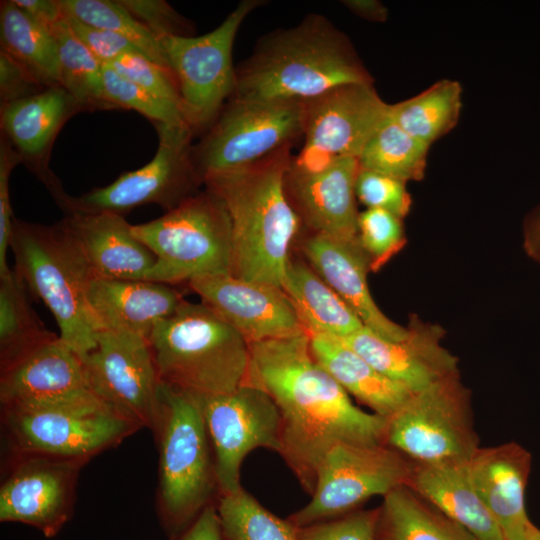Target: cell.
Listing matches in <instances>:
<instances>
[{
	"label": "cell",
	"mask_w": 540,
	"mask_h": 540,
	"mask_svg": "<svg viewBox=\"0 0 540 540\" xmlns=\"http://www.w3.org/2000/svg\"><path fill=\"white\" fill-rule=\"evenodd\" d=\"M246 384L265 391L278 407L279 454L309 495L318 466L332 446L385 444L387 419L352 402L314 358L306 332L251 343Z\"/></svg>",
	"instance_id": "6da1fadb"
},
{
	"label": "cell",
	"mask_w": 540,
	"mask_h": 540,
	"mask_svg": "<svg viewBox=\"0 0 540 540\" xmlns=\"http://www.w3.org/2000/svg\"><path fill=\"white\" fill-rule=\"evenodd\" d=\"M349 83H373L350 40L325 16L262 36L236 67L232 97L306 101Z\"/></svg>",
	"instance_id": "7a4b0ae2"
},
{
	"label": "cell",
	"mask_w": 540,
	"mask_h": 540,
	"mask_svg": "<svg viewBox=\"0 0 540 540\" xmlns=\"http://www.w3.org/2000/svg\"><path fill=\"white\" fill-rule=\"evenodd\" d=\"M291 147L203 179L206 189L223 201L231 219L232 274L281 288L301 222L285 190Z\"/></svg>",
	"instance_id": "3957f363"
},
{
	"label": "cell",
	"mask_w": 540,
	"mask_h": 540,
	"mask_svg": "<svg viewBox=\"0 0 540 540\" xmlns=\"http://www.w3.org/2000/svg\"><path fill=\"white\" fill-rule=\"evenodd\" d=\"M152 432L159 453L157 515L171 539L215 505L220 495L198 396L162 384Z\"/></svg>",
	"instance_id": "277c9868"
},
{
	"label": "cell",
	"mask_w": 540,
	"mask_h": 540,
	"mask_svg": "<svg viewBox=\"0 0 540 540\" xmlns=\"http://www.w3.org/2000/svg\"><path fill=\"white\" fill-rule=\"evenodd\" d=\"M10 248L14 270L32 298L44 302L59 337L84 358L96 346L98 334L88 305L95 276L75 237L62 220L43 225L14 218Z\"/></svg>",
	"instance_id": "5b68a950"
},
{
	"label": "cell",
	"mask_w": 540,
	"mask_h": 540,
	"mask_svg": "<svg viewBox=\"0 0 540 540\" xmlns=\"http://www.w3.org/2000/svg\"><path fill=\"white\" fill-rule=\"evenodd\" d=\"M162 384L198 395L246 384L250 344L203 303L184 301L148 339Z\"/></svg>",
	"instance_id": "8992f818"
},
{
	"label": "cell",
	"mask_w": 540,
	"mask_h": 540,
	"mask_svg": "<svg viewBox=\"0 0 540 540\" xmlns=\"http://www.w3.org/2000/svg\"><path fill=\"white\" fill-rule=\"evenodd\" d=\"M131 229L157 257L149 281L175 285L203 275L232 274L231 219L223 201L207 189Z\"/></svg>",
	"instance_id": "52a82bcc"
},
{
	"label": "cell",
	"mask_w": 540,
	"mask_h": 540,
	"mask_svg": "<svg viewBox=\"0 0 540 540\" xmlns=\"http://www.w3.org/2000/svg\"><path fill=\"white\" fill-rule=\"evenodd\" d=\"M385 445L413 464L466 463L480 448L460 374L414 392L387 418Z\"/></svg>",
	"instance_id": "ba28073f"
},
{
	"label": "cell",
	"mask_w": 540,
	"mask_h": 540,
	"mask_svg": "<svg viewBox=\"0 0 540 540\" xmlns=\"http://www.w3.org/2000/svg\"><path fill=\"white\" fill-rule=\"evenodd\" d=\"M304 101L231 97L193 146L202 179L251 165L303 136Z\"/></svg>",
	"instance_id": "9c48e42d"
},
{
	"label": "cell",
	"mask_w": 540,
	"mask_h": 540,
	"mask_svg": "<svg viewBox=\"0 0 540 540\" xmlns=\"http://www.w3.org/2000/svg\"><path fill=\"white\" fill-rule=\"evenodd\" d=\"M263 3L262 0L241 1L209 33L159 38L178 82L183 116L194 133L207 130L234 94V40L243 21Z\"/></svg>",
	"instance_id": "30bf717a"
},
{
	"label": "cell",
	"mask_w": 540,
	"mask_h": 540,
	"mask_svg": "<svg viewBox=\"0 0 540 540\" xmlns=\"http://www.w3.org/2000/svg\"><path fill=\"white\" fill-rule=\"evenodd\" d=\"M412 469V462L385 444L338 443L318 466L311 500L288 520L301 528L361 509L370 498L408 485Z\"/></svg>",
	"instance_id": "8fae6325"
},
{
	"label": "cell",
	"mask_w": 540,
	"mask_h": 540,
	"mask_svg": "<svg viewBox=\"0 0 540 540\" xmlns=\"http://www.w3.org/2000/svg\"><path fill=\"white\" fill-rule=\"evenodd\" d=\"M157 151L137 170L122 173L110 184L67 198L62 210L72 213L111 212L123 215L132 209L156 204L166 211L195 194L203 183L193 160L194 132L185 124H155Z\"/></svg>",
	"instance_id": "7c38bea8"
},
{
	"label": "cell",
	"mask_w": 540,
	"mask_h": 540,
	"mask_svg": "<svg viewBox=\"0 0 540 540\" xmlns=\"http://www.w3.org/2000/svg\"><path fill=\"white\" fill-rule=\"evenodd\" d=\"M10 454L90 461L140 429L107 405L74 408L1 407Z\"/></svg>",
	"instance_id": "4fadbf2b"
},
{
	"label": "cell",
	"mask_w": 540,
	"mask_h": 540,
	"mask_svg": "<svg viewBox=\"0 0 540 540\" xmlns=\"http://www.w3.org/2000/svg\"><path fill=\"white\" fill-rule=\"evenodd\" d=\"M212 447L219 493L242 488L240 468L252 450L281 448V417L262 389L243 384L229 393L198 395ZM219 495V496H220Z\"/></svg>",
	"instance_id": "5bb4252c"
},
{
	"label": "cell",
	"mask_w": 540,
	"mask_h": 540,
	"mask_svg": "<svg viewBox=\"0 0 540 540\" xmlns=\"http://www.w3.org/2000/svg\"><path fill=\"white\" fill-rule=\"evenodd\" d=\"M390 116L373 83H349L304 101L303 138L293 164L325 166L337 157L360 156L373 134Z\"/></svg>",
	"instance_id": "9a60e30c"
},
{
	"label": "cell",
	"mask_w": 540,
	"mask_h": 540,
	"mask_svg": "<svg viewBox=\"0 0 540 540\" xmlns=\"http://www.w3.org/2000/svg\"><path fill=\"white\" fill-rule=\"evenodd\" d=\"M83 361L94 394L118 414L152 431L162 382L148 340L127 332L99 331L96 346Z\"/></svg>",
	"instance_id": "2e32d148"
},
{
	"label": "cell",
	"mask_w": 540,
	"mask_h": 540,
	"mask_svg": "<svg viewBox=\"0 0 540 540\" xmlns=\"http://www.w3.org/2000/svg\"><path fill=\"white\" fill-rule=\"evenodd\" d=\"M85 459L10 454L0 486V521L33 526L52 538L70 520Z\"/></svg>",
	"instance_id": "e0dca14e"
},
{
	"label": "cell",
	"mask_w": 540,
	"mask_h": 540,
	"mask_svg": "<svg viewBox=\"0 0 540 540\" xmlns=\"http://www.w3.org/2000/svg\"><path fill=\"white\" fill-rule=\"evenodd\" d=\"M0 402L18 408L107 405L91 390L83 358L59 336L0 372Z\"/></svg>",
	"instance_id": "ac0fdd59"
},
{
	"label": "cell",
	"mask_w": 540,
	"mask_h": 540,
	"mask_svg": "<svg viewBox=\"0 0 540 540\" xmlns=\"http://www.w3.org/2000/svg\"><path fill=\"white\" fill-rule=\"evenodd\" d=\"M187 284L201 303L236 329L249 344L305 332L281 287L233 274L203 275Z\"/></svg>",
	"instance_id": "d6986e66"
},
{
	"label": "cell",
	"mask_w": 540,
	"mask_h": 540,
	"mask_svg": "<svg viewBox=\"0 0 540 540\" xmlns=\"http://www.w3.org/2000/svg\"><path fill=\"white\" fill-rule=\"evenodd\" d=\"M407 336L384 339L367 327L340 340L377 371L412 392L458 375V358L442 345L444 329L412 315Z\"/></svg>",
	"instance_id": "ffe728a7"
},
{
	"label": "cell",
	"mask_w": 540,
	"mask_h": 540,
	"mask_svg": "<svg viewBox=\"0 0 540 540\" xmlns=\"http://www.w3.org/2000/svg\"><path fill=\"white\" fill-rule=\"evenodd\" d=\"M359 168L354 157H337L314 169L298 167L291 161L285 190L301 222L313 232L358 241L360 212L355 182Z\"/></svg>",
	"instance_id": "44dd1931"
},
{
	"label": "cell",
	"mask_w": 540,
	"mask_h": 540,
	"mask_svg": "<svg viewBox=\"0 0 540 540\" xmlns=\"http://www.w3.org/2000/svg\"><path fill=\"white\" fill-rule=\"evenodd\" d=\"M302 250L308 264L355 312L365 327L391 341L407 336V327L387 317L371 296L367 281L369 260L359 240L347 241L313 232L305 239Z\"/></svg>",
	"instance_id": "7402d4cb"
},
{
	"label": "cell",
	"mask_w": 540,
	"mask_h": 540,
	"mask_svg": "<svg viewBox=\"0 0 540 540\" xmlns=\"http://www.w3.org/2000/svg\"><path fill=\"white\" fill-rule=\"evenodd\" d=\"M531 463L530 452L516 442L480 447L466 463L470 479L504 540H524L532 524L525 507Z\"/></svg>",
	"instance_id": "603a6c76"
},
{
	"label": "cell",
	"mask_w": 540,
	"mask_h": 540,
	"mask_svg": "<svg viewBox=\"0 0 540 540\" xmlns=\"http://www.w3.org/2000/svg\"><path fill=\"white\" fill-rule=\"evenodd\" d=\"M82 110L62 86L46 88L31 96L1 103L2 134L28 163L51 195L60 204L68 195L49 171L46 151L64 124Z\"/></svg>",
	"instance_id": "cb8c5ba5"
},
{
	"label": "cell",
	"mask_w": 540,
	"mask_h": 540,
	"mask_svg": "<svg viewBox=\"0 0 540 540\" xmlns=\"http://www.w3.org/2000/svg\"><path fill=\"white\" fill-rule=\"evenodd\" d=\"M184 301L173 285L148 280L94 278L88 291L98 332H127L146 340Z\"/></svg>",
	"instance_id": "d4e9b609"
},
{
	"label": "cell",
	"mask_w": 540,
	"mask_h": 540,
	"mask_svg": "<svg viewBox=\"0 0 540 540\" xmlns=\"http://www.w3.org/2000/svg\"><path fill=\"white\" fill-rule=\"evenodd\" d=\"M62 221L79 243L95 278L149 281L157 257L134 236L123 215L72 213Z\"/></svg>",
	"instance_id": "484cf974"
},
{
	"label": "cell",
	"mask_w": 540,
	"mask_h": 540,
	"mask_svg": "<svg viewBox=\"0 0 540 540\" xmlns=\"http://www.w3.org/2000/svg\"><path fill=\"white\" fill-rule=\"evenodd\" d=\"M466 463L413 464L407 486L476 540H504L470 479Z\"/></svg>",
	"instance_id": "4316f807"
},
{
	"label": "cell",
	"mask_w": 540,
	"mask_h": 540,
	"mask_svg": "<svg viewBox=\"0 0 540 540\" xmlns=\"http://www.w3.org/2000/svg\"><path fill=\"white\" fill-rule=\"evenodd\" d=\"M310 347L316 361L344 390L379 416L389 418L414 393L377 371L338 339L313 335Z\"/></svg>",
	"instance_id": "83f0119b"
},
{
	"label": "cell",
	"mask_w": 540,
	"mask_h": 540,
	"mask_svg": "<svg viewBox=\"0 0 540 540\" xmlns=\"http://www.w3.org/2000/svg\"><path fill=\"white\" fill-rule=\"evenodd\" d=\"M282 289L309 336L342 339L364 327L345 301L302 260L290 258Z\"/></svg>",
	"instance_id": "f1b7e54d"
},
{
	"label": "cell",
	"mask_w": 540,
	"mask_h": 540,
	"mask_svg": "<svg viewBox=\"0 0 540 540\" xmlns=\"http://www.w3.org/2000/svg\"><path fill=\"white\" fill-rule=\"evenodd\" d=\"M0 40L1 51L19 63L43 87L61 86L55 37L14 0L1 1Z\"/></svg>",
	"instance_id": "f546056e"
},
{
	"label": "cell",
	"mask_w": 540,
	"mask_h": 540,
	"mask_svg": "<svg viewBox=\"0 0 540 540\" xmlns=\"http://www.w3.org/2000/svg\"><path fill=\"white\" fill-rule=\"evenodd\" d=\"M378 535L386 540H476L409 486L383 497Z\"/></svg>",
	"instance_id": "4dcf8cb0"
},
{
	"label": "cell",
	"mask_w": 540,
	"mask_h": 540,
	"mask_svg": "<svg viewBox=\"0 0 540 540\" xmlns=\"http://www.w3.org/2000/svg\"><path fill=\"white\" fill-rule=\"evenodd\" d=\"M31 298L14 268L0 278V372L58 337L41 322Z\"/></svg>",
	"instance_id": "1f68e13d"
},
{
	"label": "cell",
	"mask_w": 540,
	"mask_h": 540,
	"mask_svg": "<svg viewBox=\"0 0 540 540\" xmlns=\"http://www.w3.org/2000/svg\"><path fill=\"white\" fill-rule=\"evenodd\" d=\"M461 96L460 84L444 79L412 98L390 105V117L407 133L430 146L456 126Z\"/></svg>",
	"instance_id": "d6a6232c"
},
{
	"label": "cell",
	"mask_w": 540,
	"mask_h": 540,
	"mask_svg": "<svg viewBox=\"0 0 540 540\" xmlns=\"http://www.w3.org/2000/svg\"><path fill=\"white\" fill-rule=\"evenodd\" d=\"M429 147L403 130L389 116L369 139L358 162L360 168L406 183L419 181L424 177Z\"/></svg>",
	"instance_id": "836d02e7"
},
{
	"label": "cell",
	"mask_w": 540,
	"mask_h": 540,
	"mask_svg": "<svg viewBox=\"0 0 540 540\" xmlns=\"http://www.w3.org/2000/svg\"><path fill=\"white\" fill-rule=\"evenodd\" d=\"M51 33L58 46L61 86L82 110L112 108L105 98L103 65L72 31L65 14Z\"/></svg>",
	"instance_id": "e575fe53"
},
{
	"label": "cell",
	"mask_w": 540,
	"mask_h": 540,
	"mask_svg": "<svg viewBox=\"0 0 540 540\" xmlns=\"http://www.w3.org/2000/svg\"><path fill=\"white\" fill-rule=\"evenodd\" d=\"M225 540H300L299 529L263 507L243 488L215 504Z\"/></svg>",
	"instance_id": "d590c367"
},
{
	"label": "cell",
	"mask_w": 540,
	"mask_h": 540,
	"mask_svg": "<svg viewBox=\"0 0 540 540\" xmlns=\"http://www.w3.org/2000/svg\"><path fill=\"white\" fill-rule=\"evenodd\" d=\"M67 14L127 39L154 62L169 67L159 39L118 0H59Z\"/></svg>",
	"instance_id": "8d00e7d4"
},
{
	"label": "cell",
	"mask_w": 540,
	"mask_h": 540,
	"mask_svg": "<svg viewBox=\"0 0 540 540\" xmlns=\"http://www.w3.org/2000/svg\"><path fill=\"white\" fill-rule=\"evenodd\" d=\"M103 86L105 98L112 108L135 110L155 124L187 125L180 108L121 76L109 64L103 65Z\"/></svg>",
	"instance_id": "74e56055"
},
{
	"label": "cell",
	"mask_w": 540,
	"mask_h": 540,
	"mask_svg": "<svg viewBox=\"0 0 540 540\" xmlns=\"http://www.w3.org/2000/svg\"><path fill=\"white\" fill-rule=\"evenodd\" d=\"M358 237L373 272L380 270L407 243L402 219L376 208L359 213Z\"/></svg>",
	"instance_id": "f35d334b"
},
{
	"label": "cell",
	"mask_w": 540,
	"mask_h": 540,
	"mask_svg": "<svg viewBox=\"0 0 540 540\" xmlns=\"http://www.w3.org/2000/svg\"><path fill=\"white\" fill-rule=\"evenodd\" d=\"M109 65L121 76L182 111L178 82L170 68L154 62L140 52L123 54Z\"/></svg>",
	"instance_id": "ab89813d"
},
{
	"label": "cell",
	"mask_w": 540,
	"mask_h": 540,
	"mask_svg": "<svg viewBox=\"0 0 540 540\" xmlns=\"http://www.w3.org/2000/svg\"><path fill=\"white\" fill-rule=\"evenodd\" d=\"M355 194L367 208L383 209L403 219L412 200L406 182L375 171L359 168Z\"/></svg>",
	"instance_id": "60d3db41"
},
{
	"label": "cell",
	"mask_w": 540,
	"mask_h": 540,
	"mask_svg": "<svg viewBox=\"0 0 540 540\" xmlns=\"http://www.w3.org/2000/svg\"><path fill=\"white\" fill-rule=\"evenodd\" d=\"M380 511L358 509L299 529L300 540H377Z\"/></svg>",
	"instance_id": "b9f144b4"
},
{
	"label": "cell",
	"mask_w": 540,
	"mask_h": 540,
	"mask_svg": "<svg viewBox=\"0 0 540 540\" xmlns=\"http://www.w3.org/2000/svg\"><path fill=\"white\" fill-rule=\"evenodd\" d=\"M158 39L167 35L189 36L190 26L163 0H118Z\"/></svg>",
	"instance_id": "7bdbcfd3"
},
{
	"label": "cell",
	"mask_w": 540,
	"mask_h": 540,
	"mask_svg": "<svg viewBox=\"0 0 540 540\" xmlns=\"http://www.w3.org/2000/svg\"><path fill=\"white\" fill-rule=\"evenodd\" d=\"M20 162H23L22 157L2 134L0 142V278L11 271L7 264V252L10 248L15 217L10 202L9 181L14 167Z\"/></svg>",
	"instance_id": "ee69618b"
},
{
	"label": "cell",
	"mask_w": 540,
	"mask_h": 540,
	"mask_svg": "<svg viewBox=\"0 0 540 540\" xmlns=\"http://www.w3.org/2000/svg\"><path fill=\"white\" fill-rule=\"evenodd\" d=\"M64 14L72 31L102 65L111 64L123 54L140 52L124 37L109 30L86 24L66 12Z\"/></svg>",
	"instance_id": "f6af8a7d"
},
{
	"label": "cell",
	"mask_w": 540,
	"mask_h": 540,
	"mask_svg": "<svg viewBox=\"0 0 540 540\" xmlns=\"http://www.w3.org/2000/svg\"><path fill=\"white\" fill-rule=\"evenodd\" d=\"M46 89L5 52H0V99L7 103Z\"/></svg>",
	"instance_id": "bcb514c9"
},
{
	"label": "cell",
	"mask_w": 540,
	"mask_h": 540,
	"mask_svg": "<svg viewBox=\"0 0 540 540\" xmlns=\"http://www.w3.org/2000/svg\"><path fill=\"white\" fill-rule=\"evenodd\" d=\"M169 540H225L216 506H208L186 529Z\"/></svg>",
	"instance_id": "7dc6e473"
},
{
	"label": "cell",
	"mask_w": 540,
	"mask_h": 540,
	"mask_svg": "<svg viewBox=\"0 0 540 540\" xmlns=\"http://www.w3.org/2000/svg\"><path fill=\"white\" fill-rule=\"evenodd\" d=\"M14 2L50 32L64 16L59 0H14Z\"/></svg>",
	"instance_id": "c3c4849f"
},
{
	"label": "cell",
	"mask_w": 540,
	"mask_h": 540,
	"mask_svg": "<svg viewBox=\"0 0 540 540\" xmlns=\"http://www.w3.org/2000/svg\"><path fill=\"white\" fill-rule=\"evenodd\" d=\"M523 246L526 254L540 260V203L527 215L523 225Z\"/></svg>",
	"instance_id": "681fc988"
},
{
	"label": "cell",
	"mask_w": 540,
	"mask_h": 540,
	"mask_svg": "<svg viewBox=\"0 0 540 540\" xmlns=\"http://www.w3.org/2000/svg\"><path fill=\"white\" fill-rule=\"evenodd\" d=\"M342 3L352 13L365 20L384 22L388 16L387 8L377 0H345Z\"/></svg>",
	"instance_id": "f907efd6"
},
{
	"label": "cell",
	"mask_w": 540,
	"mask_h": 540,
	"mask_svg": "<svg viewBox=\"0 0 540 540\" xmlns=\"http://www.w3.org/2000/svg\"><path fill=\"white\" fill-rule=\"evenodd\" d=\"M524 540H540V528L532 523Z\"/></svg>",
	"instance_id": "816d5d0a"
},
{
	"label": "cell",
	"mask_w": 540,
	"mask_h": 540,
	"mask_svg": "<svg viewBox=\"0 0 540 540\" xmlns=\"http://www.w3.org/2000/svg\"><path fill=\"white\" fill-rule=\"evenodd\" d=\"M377 540H386V539H384V538H382V537H380V536L378 535V539H377Z\"/></svg>",
	"instance_id": "f5cc1de1"
},
{
	"label": "cell",
	"mask_w": 540,
	"mask_h": 540,
	"mask_svg": "<svg viewBox=\"0 0 540 540\" xmlns=\"http://www.w3.org/2000/svg\"><path fill=\"white\" fill-rule=\"evenodd\" d=\"M539 262H540V260H539Z\"/></svg>",
	"instance_id": "db71d44e"
}]
</instances>
